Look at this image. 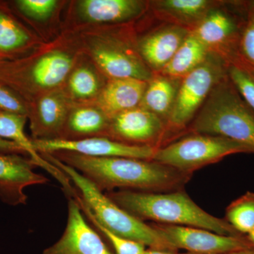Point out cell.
<instances>
[{
	"mask_svg": "<svg viewBox=\"0 0 254 254\" xmlns=\"http://www.w3.org/2000/svg\"><path fill=\"white\" fill-rule=\"evenodd\" d=\"M76 170L100 191L120 190L165 193L182 190L192 175L154 160L120 158H91L60 151L50 153Z\"/></svg>",
	"mask_w": 254,
	"mask_h": 254,
	"instance_id": "6da1fadb",
	"label": "cell"
},
{
	"mask_svg": "<svg viewBox=\"0 0 254 254\" xmlns=\"http://www.w3.org/2000/svg\"><path fill=\"white\" fill-rule=\"evenodd\" d=\"M105 195L135 218L158 224L205 229L227 236L241 235L227 221L200 208L182 190L165 193L120 190Z\"/></svg>",
	"mask_w": 254,
	"mask_h": 254,
	"instance_id": "7a4b0ae2",
	"label": "cell"
},
{
	"mask_svg": "<svg viewBox=\"0 0 254 254\" xmlns=\"http://www.w3.org/2000/svg\"><path fill=\"white\" fill-rule=\"evenodd\" d=\"M41 155L74 184L77 193L73 198L77 200L87 218L93 219L115 235L140 242L148 249L177 252L164 240L153 225H147L120 208L81 173L50 153Z\"/></svg>",
	"mask_w": 254,
	"mask_h": 254,
	"instance_id": "3957f363",
	"label": "cell"
},
{
	"mask_svg": "<svg viewBox=\"0 0 254 254\" xmlns=\"http://www.w3.org/2000/svg\"><path fill=\"white\" fill-rule=\"evenodd\" d=\"M190 130L230 138L254 153V112L227 81L222 80L214 87Z\"/></svg>",
	"mask_w": 254,
	"mask_h": 254,
	"instance_id": "277c9868",
	"label": "cell"
},
{
	"mask_svg": "<svg viewBox=\"0 0 254 254\" xmlns=\"http://www.w3.org/2000/svg\"><path fill=\"white\" fill-rule=\"evenodd\" d=\"M74 55L52 50L39 58L4 60L0 63V82L28 101L38 90L43 94L59 89L76 66Z\"/></svg>",
	"mask_w": 254,
	"mask_h": 254,
	"instance_id": "5b68a950",
	"label": "cell"
},
{
	"mask_svg": "<svg viewBox=\"0 0 254 254\" xmlns=\"http://www.w3.org/2000/svg\"><path fill=\"white\" fill-rule=\"evenodd\" d=\"M240 153L251 151L242 143L225 137L193 133L158 148L153 160L192 175L203 167Z\"/></svg>",
	"mask_w": 254,
	"mask_h": 254,
	"instance_id": "8992f818",
	"label": "cell"
},
{
	"mask_svg": "<svg viewBox=\"0 0 254 254\" xmlns=\"http://www.w3.org/2000/svg\"><path fill=\"white\" fill-rule=\"evenodd\" d=\"M222 76L221 61L210 54L204 63L185 76L169 115L166 131H180L186 128Z\"/></svg>",
	"mask_w": 254,
	"mask_h": 254,
	"instance_id": "52a82bcc",
	"label": "cell"
},
{
	"mask_svg": "<svg viewBox=\"0 0 254 254\" xmlns=\"http://www.w3.org/2000/svg\"><path fill=\"white\" fill-rule=\"evenodd\" d=\"M164 240L177 251L195 254H229L254 249L246 235L227 236L205 229L153 224Z\"/></svg>",
	"mask_w": 254,
	"mask_h": 254,
	"instance_id": "ba28073f",
	"label": "cell"
},
{
	"mask_svg": "<svg viewBox=\"0 0 254 254\" xmlns=\"http://www.w3.org/2000/svg\"><path fill=\"white\" fill-rule=\"evenodd\" d=\"M38 153L68 151L91 158H129L153 160L158 147L127 144L105 136L78 140H33Z\"/></svg>",
	"mask_w": 254,
	"mask_h": 254,
	"instance_id": "9c48e42d",
	"label": "cell"
},
{
	"mask_svg": "<svg viewBox=\"0 0 254 254\" xmlns=\"http://www.w3.org/2000/svg\"><path fill=\"white\" fill-rule=\"evenodd\" d=\"M165 132L163 119L138 106L112 119L106 137L127 144L155 146Z\"/></svg>",
	"mask_w": 254,
	"mask_h": 254,
	"instance_id": "30bf717a",
	"label": "cell"
},
{
	"mask_svg": "<svg viewBox=\"0 0 254 254\" xmlns=\"http://www.w3.org/2000/svg\"><path fill=\"white\" fill-rule=\"evenodd\" d=\"M43 254H115L87 223L74 198H68V218L63 236Z\"/></svg>",
	"mask_w": 254,
	"mask_h": 254,
	"instance_id": "8fae6325",
	"label": "cell"
},
{
	"mask_svg": "<svg viewBox=\"0 0 254 254\" xmlns=\"http://www.w3.org/2000/svg\"><path fill=\"white\" fill-rule=\"evenodd\" d=\"M90 55L98 67L110 78H136L149 81L151 73L129 48L108 39L92 41Z\"/></svg>",
	"mask_w": 254,
	"mask_h": 254,
	"instance_id": "7c38bea8",
	"label": "cell"
},
{
	"mask_svg": "<svg viewBox=\"0 0 254 254\" xmlns=\"http://www.w3.org/2000/svg\"><path fill=\"white\" fill-rule=\"evenodd\" d=\"M36 167L30 158L0 153V199L13 206L26 204L25 189L48 182L46 177L34 171Z\"/></svg>",
	"mask_w": 254,
	"mask_h": 254,
	"instance_id": "4fadbf2b",
	"label": "cell"
},
{
	"mask_svg": "<svg viewBox=\"0 0 254 254\" xmlns=\"http://www.w3.org/2000/svg\"><path fill=\"white\" fill-rule=\"evenodd\" d=\"M69 98L61 89L42 94L30 104L28 118L33 140L60 138L69 114Z\"/></svg>",
	"mask_w": 254,
	"mask_h": 254,
	"instance_id": "5bb4252c",
	"label": "cell"
},
{
	"mask_svg": "<svg viewBox=\"0 0 254 254\" xmlns=\"http://www.w3.org/2000/svg\"><path fill=\"white\" fill-rule=\"evenodd\" d=\"M148 82L136 78H110L95 100V105L111 120L141 105Z\"/></svg>",
	"mask_w": 254,
	"mask_h": 254,
	"instance_id": "9a60e30c",
	"label": "cell"
},
{
	"mask_svg": "<svg viewBox=\"0 0 254 254\" xmlns=\"http://www.w3.org/2000/svg\"><path fill=\"white\" fill-rule=\"evenodd\" d=\"M182 26H168L144 37L139 43L142 58L151 67L162 70L170 63L189 35Z\"/></svg>",
	"mask_w": 254,
	"mask_h": 254,
	"instance_id": "2e32d148",
	"label": "cell"
},
{
	"mask_svg": "<svg viewBox=\"0 0 254 254\" xmlns=\"http://www.w3.org/2000/svg\"><path fill=\"white\" fill-rule=\"evenodd\" d=\"M145 9L137 0H83L78 2V13L89 23H120L131 20Z\"/></svg>",
	"mask_w": 254,
	"mask_h": 254,
	"instance_id": "e0dca14e",
	"label": "cell"
},
{
	"mask_svg": "<svg viewBox=\"0 0 254 254\" xmlns=\"http://www.w3.org/2000/svg\"><path fill=\"white\" fill-rule=\"evenodd\" d=\"M110 119L96 105H81L71 109L60 139L78 140L106 137Z\"/></svg>",
	"mask_w": 254,
	"mask_h": 254,
	"instance_id": "ac0fdd59",
	"label": "cell"
},
{
	"mask_svg": "<svg viewBox=\"0 0 254 254\" xmlns=\"http://www.w3.org/2000/svg\"><path fill=\"white\" fill-rule=\"evenodd\" d=\"M209 55L206 47L190 32L162 73L175 79L184 78L204 63Z\"/></svg>",
	"mask_w": 254,
	"mask_h": 254,
	"instance_id": "d6986e66",
	"label": "cell"
},
{
	"mask_svg": "<svg viewBox=\"0 0 254 254\" xmlns=\"http://www.w3.org/2000/svg\"><path fill=\"white\" fill-rule=\"evenodd\" d=\"M236 31L232 18L220 10H210L192 33L210 50L226 43Z\"/></svg>",
	"mask_w": 254,
	"mask_h": 254,
	"instance_id": "ffe728a7",
	"label": "cell"
},
{
	"mask_svg": "<svg viewBox=\"0 0 254 254\" xmlns=\"http://www.w3.org/2000/svg\"><path fill=\"white\" fill-rule=\"evenodd\" d=\"M177 79L165 76L151 78L141 103L142 108L160 118H168L173 110L180 85Z\"/></svg>",
	"mask_w": 254,
	"mask_h": 254,
	"instance_id": "44dd1931",
	"label": "cell"
},
{
	"mask_svg": "<svg viewBox=\"0 0 254 254\" xmlns=\"http://www.w3.org/2000/svg\"><path fill=\"white\" fill-rule=\"evenodd\" d=\"M32 37L4 5L0 4V58L11 60V57L31 46Z\"/></svg>",
	"mask_w": 254,
	"mask_h": 254,
	"instance_id": "7402d4cb",
	"label": "cell"
},
{
	"mask_svg": "<svg viewBox=\"0 0 254 254\" xmlns=\"http://www.w3.org/2000/svg\"><path fill=\"white\" fill-rule=\"evenodd\" d=\"M66 82L68 98L81 103L96 100L105 86L100 73L86 64L75 66Z\"/></svg>",
	"mask_w": 254,
	"mask_h": 254,
	"instance_id": "603a6c76",
	"label": "cell"
},
{
	"mask_svg": "<svg viewBox=\"0 0 254 254\" xmlns=\"http://www.w3.org/2000/svg\"><path fill=\"white\" fill-rule=\"evenodd\" d=\"M212 4L207 0H162L155 4L159 12L182 23H198Z\"/></svg>",
	"mask_w": 254,
	"mask_h": 254,
	"instance_id": "cb8c5ba5",
	"label": "cell"
},
{
	"mask_svg": "<svg viewBox=\"0 0 254 254\" xmlns=\"http://www.w3.org/2000/svg\"><path fill=\"white\" fill-rule=\"evenodd\" d=\"M225 220L241 235H248L254 227V193L247 192L232 201L227 208Z\"/></svg>",
	"mask_w": 254,
	"mask_h": 254,
	"instance_id": "d4e9b609",
	"label": "cell"
},
{
	"mask_svg": "<svg viewBox=\"0 0 254 254\" xmlns=\"http://www.w3.org/2000/svg\"><path fill=\"white\" fill-rule=\"evenodd\" d=\"M30 103L13 88L0 82V112L28 118Z\"/></svg>",
	"mask_w": 254,
	"mask_h": 254,
	"instance_id": "484cf974",
	"label": "cell"
},
{
	"mask_svg": "<svg viewBox=\"0 0 254 254\" xmlns=\"http://www.w3.org/2000/svg\"><path fill=\"white\" fill-rule=\"evenodd\" d=\"M18 9L25 16L36 21H44L53 14L58 1L55 0H18Z\"/></svg>",
	"mask_w": 254,
	"mask_h": 254,
	"instance_id": "4316f807",
	"label": "cell"
},
{
	"mask_svg": "<svg viewBox=\"0 0 254 254\" xmlns=\"http://www.w3.org/2000/svg\"><path fill=\"white\" fill-rule=\"evenodd\" d=\"M97 229L102 232L113 247L115 254H144L145 246L140 242L128 240L119 235H115L108 229L101 226L93 219L88 218Z\"/></svg>",
	"mask_w": 254,
	"mask_h": 254,
	"instance_id": "83f0119b",
	"label": "cell"
},
{
	"mask_svg": "<svg viewBox=\"0 0 254 254\" xmlns=\"http://www.w3.org/2000/svg\"><path fill=\"white\" fill-rule=\"evenodd\" d=\"M229 74L234 86L245 98V103L254 112V79L247 71L238 66L229 68Z\"/></svg>",
	"mask_w": 254,
	"mask_h": 254,
	"instance_id": "f1b7e54d",
	"label": "cell"
},
{
	"mask_svg": "<svg viewBox=\"0 0 254 254\" xmlns=\"http://www.w3.org/2000/svg\"><path fill=\"white\" fill-rule=\"evenodd\" d=\"M241 46L246 58L254 66V16L246 26Z\"/></svg>",
	"mask_w": 254,
	"mask_h": 254,
	"instance_id": "f546056e",
	"label": "cell"
},
{
	"mask_svg": "<svg viewBox=\"0 0 254 254\" xmlns=\"http://www.w3.org/2000/svg\"><path fill=\"white\" fill-rule=\"evenodd\" d=\"M0 152L6 154L26 155L24 150L14 142L0 138Z\"/></svg>",
	"mask_w": 254,
	"mask_h": 254,
	"instance_id": "4dcf8cb0",
	"label": "cell"
},
{
	"mask_svg": "<svg viewBox=\"0 0 254 254\" xmlns=\"http://www.w3.org/2000/svg\"><path fill=\"white\" fill-rule=\"evenodd\" d=\"M144 254H195L187 252L185 254H178L177 252H168V251H162L153 250V249H147L145 250Z\"/></svg>",
	"mask_w": 254,
	"mask_h": 254,
	"instance_id": "1f68e13d",
	"label": "cell"
},
{
	"mask_svg": "<svg viewBox=\"0 0 254 254\" xmlns=\"http://www.w3.org/2000/svg\"><path fill=\"white\" fill-rule=\"evenodd\" d=\"M229 254H254V249L239 251V252H233V253Z\"/></svg>",
	"mask_w": 254,
	"mask_h": 254,
	"instance_id": "d6a6232c",
	"label": "cell"
},
{
	"mask_svg": "<svg viewBox=\"0 0 254 254\" xmlns=\"http://www.w3.org/2000/svg\"><path fill=\"white\" fill-rule=\"evenodd\" d=\"M246 236H247V238H248V240H250L251 244H252V245H253V247H254V227L253 230H252V231H251L250 233L248 234V235H246Z\"/></svg>",
	"mask_w": 254,
	"mask_h": 254,
	"instance_id": "836d02e7",
	"label": "cell"
},
{
	"mask_svg": "<svg viewBox=\"0 0 254 254\" xmlns=\"http://www.w3.org/2000/svg\"><path fill=\"white\" fill-rule=\"evenodd\" d=\"M2 60H4L1 59V58H0V63H1V62L2 61Z\"/></svg>",
	"mask_w": 254,
	"mask_h": 254,
	"instance_id": "e575fe53",
	"label": "cell"
}]
</instances>
